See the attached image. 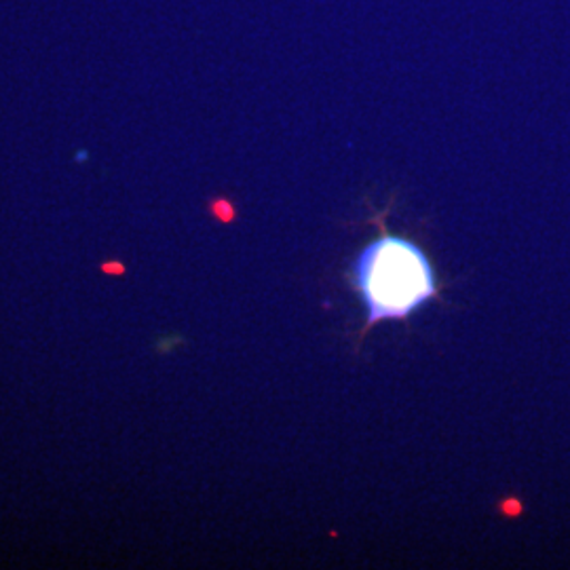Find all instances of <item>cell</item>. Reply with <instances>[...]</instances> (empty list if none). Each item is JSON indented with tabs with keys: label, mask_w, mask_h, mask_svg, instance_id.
I'll use <instances>...</instances> for the list:
<instances>
[{
	"label": "cell",
	"mask_w": 570,
	"mask_h": 570,
	"mask_svg": "<svg viewBox=\"0 0 570 570\" xmlns=\"http://www.w3.org/2000/svg\"><path fill=\"white\" fill-rule=\"evenodd\" d=\"M351 279L367 308L366 330L387 320L404 322L438 296L423 247L385 230L355 256Z\"/></svg>",
	"instance_id": "6da1fadb"
},
{
	"label": "cell",
	"mask_w": 570,
	"mask_h": 570,
	"mask_svg": "<svg viewBox=\"0 0 570 570\" xmlns=\"http://www.w3.org/2000/svg\"><path fill=\"white\" fill-rule=\"evenodd\" d=\"M102 271L106 275H122L125 266L121 263H104Z\"/></svg>",
	"instance_id": "7a4b0ae2"
}]
</instances>
